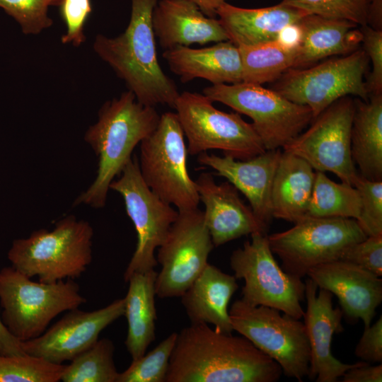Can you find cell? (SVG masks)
Segmentation results:
<instances>
[{"mask_svg":"<svg viewBox=\"0 0 382 382\" xmlns=\"http://www.w3.org/2000/svg\"><path fill=\"white\" fill-rule=\"evenodd\" d=\"M282 374L245 337L191 323L178 333L165 382H275Z\"/></svg>","mask_w":382,"mask_h":382,"instance_id":"1","label":"cell"},{"mask_svg":"<svg viewBox=\"0 0 382 382\" xmlns=\"http://www.w3.org/2000/svg\"><path fill=\"white\" fill-rule=\"evenodd\" d=\"M158 0H132L129 24L120 35H98L93 50L126 83L140 103L174 108L180 93L158 62L152 25Z\"/></svg>","mask_w":382,"mask_h":382,"instance_id":"2","label":"cell"},{"mask_svg":"<svg viewBox=\"0 0 382 382\" xmlns=\"http://www.w3.org/2000/svg\"><path fill=\"white\" fill-rule=\"evenodd\" d=\"M160 116L155 107L140 103L129 90L100 108L97 122L84 135L98 158L96 176L74 206L105 207L110 183L131 159L136 146L156 128Z\"/></svg>","mask_w":382,"mask_h":382,"instance_id":"3","label":"cell"},{"mask_svg":"<svg viewBox=\"0 0 382 382\" xmlns=\"http://www.w3.org/2000/svg\"><path fill=\"white\" fill-rule=\"evenodd\" d=\"M93 229L88 221L69 215L52 230L41 228L13 241L11 267L38 281L54 283L81 277L92 261Z\"/></svg>","mask_w":382,"mask_h":382,"instance_id":"4","label":"cell"},{"mask_svg":"<svg viewBox=\"0 0 382 382\" xmlns=\"http://www.w3.org/2000/svg\"><path fill=\"white\" fill-rule=\"evenodd\" d=\"M86 301L74 279L44 283L32 281L11 266L0 270L1 316L21 342L40 336L58 315Z\"/></svg>","mask_w":382,"mask_h":382,"instance_id":"5","label":"cell"},{"mask_svg":"<svg viewBox=\"0 0 382 382\" xmlns=\"http://www.w3.org/2000/svg\"><path fill=\"white\" fill-rule=\"evenodd\" d=\"M185 135L175 112L160 116L156 128L140 142L138 159L147 186L178 211L197 209L199 198L187 167Z\"/></svg>","mask_w":382,"mask_h":382,"instance_id":"6","label":"cell"},{"mask_svg":"<svg viewBox=\"0 0 382 382\" xmlns=\"http://www.w3.org/2000/svg\"><path fill=\"white\" fill-rule=\"evenodd\" d=\"M203 93H180L174 109L187 140V154L218 149L224 156L247 160L266 151L251 123L238 112L218 110Z\"/></svg>","mask_w":382,"mask_h":382,"instance_id":"7","label":"cell"},{"mask_svg":"<svg viewBox=\"0 0 382 382\" xmlns=\"http://www.w3.org/2000/svg\"><path fill=\"white\" fill-rule=\"evenodd\" d=\"M203 94L249 117L266 150L282 149L312 122L311 110L272 88L240 82L206 87Z\"/></svg>","mask_w":382,"mask_h":382,"instance_id":"8","label":"cell"},{"mask_svg":"<svg viewBox=\"0 0 382 382\" xmlns=\"http://www.w3.org/2000/svg\"><path fill=\"white\" fill-rule=\"evenodd\" d=\"M251 241L233 251L230 266L236 279L244 280L241 300L252 306L279 310L296 319L304 315L305 282L286 272L272 252L267 233L255 232Z\"/></svg>","mask_w":382,"mask_h":382,"instance_id":"9","label":"cell"},{"mask_svg":"<svg viewBox=\"0 0 382 382\" xmlns=\"http://www.w3.org/2000/svg\"><path fill=\"white\" fill-rule=\"evenodd\" d=\"M228 311L233 330L277 361L285 376L299 382L308 376L311 352L303 322L241 299L235 301Z\"/></svg>","mask_w":382,"mask_h":382,"instance_id":"10","label":"cell"},{"mask_svg":"<svg viewBox=\"0 0 382 382\" xmlns=\"http://www.w3.org/2000/svg\"><path fill=\"white\" fill-rule=\"evenodd\" d=\"M366 237L356 219L306 216L291 228L269 235L268 240L282 268L302 279L311 268L340 260L349 246Z\"/></svg>","mask_w":382,"mask_h":382,"instance_id":"11","label":"cell"},{"mask_svg":"<svg viewBox=\"0 0 382 382\" xmlns=\"http://www.w3.org/2000/svg\"><path fill=\"white\" fill-rule=\"evenodd\" d=\"M369 64L364 50L358 49L309 67L289 69L274 81L272 89L294 103L308 106L314 119L342 97L352 95L369 99L364 81Z\"/></svg>","mask_w":382,"mask_h":382,"instance_id":"12","label":"cell"},{"mask_svg":"<svg viewBox=\"0 0 382 382\" xmlns=\"http://www.w3.org/2000/svg\"><path fill=\"white\" fill-rule=\"evenodd\" d=\"M120 175L112 181L110 189L122 196L137 235L135 250L123 276L127 282L133 274L154 270L157 265L155 250L163 242L178 211L144 183L136 156L127 162Z\"/></svg>","mask_w":382,"mask_h":382,"instance_id":"13","label":"cell"},{"mask_svg":"<svg viewBox=\"0 0 382 382\" xmlns=\"http://www.w3.org/2000/svg\"><path fill=\"white\" fill-rule=\"evenodd\" d=\"M354 101L349 96L335 101L315 117L310 127L286 144L283 151L307 161L316 171H330L354 187L359 174L351 155Z\"/></svg>","mask_w":382,"mask_h":382,"instance_id":"14","label":"cell"},{"mask_svg":"<svg viewBox=\"0 0 382 382\" xmlns=\"http://www.w3.org/2000/svg\"><path fill=\"white\" fill-rule=\"evenodd\" d=\"M214 248L203 212L198 208L178 211L158 248L156 260L161 268L156 279V296L180 297L204 270Z\"/></svg>","mask_w":382,"mask_h":382,"instance_id":"15","label":"cell"},{"mask_svg":"<svg viewBox=\"0 0 382 382\" xmlns=\"http://www.w3.org/2000/svg\"><path fill=\"white\" fill-rule=\"evenodd\" d=\"M124 314L125 298L95 311L69 310L42 335L22 342L23 349L26 354L62 364L91 347L100 332Z\"/></svg>","mask_w":382,"mask_h":382,"instance_id":"16","label":"cell"},{"mask_svg":"<svg viewBox=\"0 0 382 382\" xmlns=\"http://www.w3.org/2000/svg\"><path fill=\"white\" fill-rule=\"evenodd\" d=\"M332 297L331 292L319 289L312 279H306L307 306L303 318L311 352L308 377L317 382H335L349 369L366 362L345 364L332 354V337L343 330V313L340 308H333Z\"/></svg>","mask_w":382,"mask_h":382,"instance_id":"17","label":"cell"},{"mask_svg":"<svg viewBox=\"0 0 382 382\" xmlns=\"http://www.w3.org/2000/svg\"><path fill=\"white\" fill-rule=\"evenodd\" d=\"M319 289L335 295L343 315L371 325L382 301V279L356 265L340 260L317 265L307 275Z\"/></svg>","mask_w":382,"mask_h":382,"instance_id":"18","label":"cell"},{"mask_svg":"<svg viewBox=\"0 0 382 382\" xmlns=\"http://www.w3.org/2000/svg\"><path fill=\"white\" fill-rule=\"evenodd\" d=\"M195 181L199 202L205 207L204 222L214 247L255 232L267 233L268 229L228 181L217 184L210 173H201Z\"/></svg>","mask_w":382,"mask_h":382,"instance_id":"19","label":"cell"},{"mask_svg":"<svg viewBox=\"0 0 382 382\" xmlns=\"http://www.w3.org/2000/svg\"><path fill=\"white\" fill-rule=\"evenodd\" d=\"M281 154V149L266 150L251 158L238 160L203 152L198 154L197 162L215 170L214 174L225 178L241 191L255 216L268 229L273 218L272 183Z\"/></svg>","mask_w":382,"mask_h":382,"instance_id":"20","label":"cell"},{"mask_svg":"<svg viewBox=\"0 0 382 382\" xmlns=\"http://www.w3.org/2000/svg\"><path fill=\"white\" fill-rule=\"evenodd\" d=\"M152 25L164 50L229 40L219 20L207 16L192 0H161L154 8Z\"/></svg>","mask_w":382,"mask_h":382,"instance_id":"21","label":"cell"},{"mask_svg":"<svg viewBox=\"0 0 382 382\" xmlns=\"http://www.w3.org/2000/svg\"><path fill=\"white\" fill-rule=\"evenodd\" d=\"M163 57L183 83L195 79L207 80L212 85L243 81L240 52L230 40L199 49L178 46L164 50Z\"/></svg>","mask_w":382,"mask_h":382,"instance_id":"22","label":"cell"},{"mask_svg":"<svg viewBox=\"0 0 382 382\" xmlns=\"http://www.w3.org/2000/svg\"><path fill=\"white\" fill-rule=\"evenodd\" d=\"M216 14L228 40L239 46L277 40L285 28L308 13L281 1L257 8H241L224 2Z\"/></svg>","mask_w":382,"mask_h":382,"instance_id":"23","label":"cell"},{"mask_svg":"<svg viewBox=\"0 0 382 382\" xmlns=\"http://www.w3.org/2000/svg\"><path fill=\"white\" fill-rule=\"evenodd\" d=\"M236 279L208 262L180 296L191 323L211 324L216 331L231 334L228 306L238 289Z\"/></svg>","mask_w":382,"mask_h":382,"instance_id":"24","label":"cell"},{"mask_svg":"<svg viewBox=\"0 0 382 382\" xmlns=\"http://www.w3.org/2000/svg\"><path fill=\"white\" fill-rule=\"evenodd\" d=\"M300 38L291 69H303L334 55L358 50L362 34L357 25L344 20L306 14L298 22Z\"/></svg>","mask_w":382,"mask_h":382,"instance_id":"25","label":"cell"},{"mask_svg":"<svg viewBox=\"0 0 382 382\" xmlns=\"http://www.w3.org/2000/svg\"><path fill=\"white\" fill-rule=\"evenodd\" d=\"M315 176L307 161L282 151L272 187L273 218L295 223L307 216Z\"/></svg>","mask_w":382,"mask_h":382,"instance_id":"26","label":"cell"},{"mask_svg":"<svg viewBox=\"0 0 382 382\" xmlns=\"http://www.w3.org/2000/svg\"><path fill=\"white\" fill-rule=\"evenodd\" d=\"M351 155L360 176L382 180V94L354 100Z\"/></svg>","mask_w":382,"mask_h":382,"instance_id":"27","label":"cell"},{"mask_svg":"<svg viewBox=\"0 0 382 382\" xmlns=\"http://www.w3.org/2000/svg\"><path fill=\"white\" fill-rule=\"evenodd\" d=\"M154 269L133 274L125 297V314L127 321L125 346L132 360L143 356L155 340L156 320Z\"/></svg>","mask_w":382,"mask_h":382,"instance_id":"28","label":"cell"},{"mask_svg":"<svg viewBox=\"0 0 382 382\" xmlns=\"http://www.w3.org/2000/svg\"><path fill=\"white\" fill-rule=\"evenodd\" d=\"M243 81L262 85L274 82L291 69L297 46L286 45L279 40L254 45H239Z\"/></svg>","mask_w":382,"mask_h":382,"instance_id":"29","label":"cell"},{"mask_svg":"<svg viewBox=\"0 0 382 382\" xmlns=\"http://www.w3.org/2000/svg\"><path fill=\"white\" fill-rule=\"evenodd\" d=\"M360 205L359 193L355 187L335 183L324 172L316 171L307 216L357 219Z\"/></svg>","mask_w":382,"mask_h":382,"instance_id":"30","label":"cell"},{"mask_svg":"<svg viewBox=\"0 0 382 382\" xmlns=\"http://www.w3.org/2000/svg\"><path fill=\"white\" fill-rule=\"evenodd\" d=\"M115 345L108 338L98 339L74 357L61 378L63 382H117L119 372L114 361Z\"/></svg>","mask_w":382,"mask_h":382,"instance_id":"31","label":"cell"},{"mask_svg":"<svg viewBox=\"0 0 382 382\" xmlns=\"http://www.w3.org/2000/svg\"><path fill=\"white\" fill-rule=\"evenodd\" d=\"M65 366L28 354H0V382H57Z\"/></svg>","mask_w":382,"mask_h":382,"instance_id":"32","label":"cell"},{"mask_svg":"<svg viewBox=\"0 0 382 382\" xmlns=\"http://www.w3.org/2000/svg\"><path fill=\"white\" fill-rule=\"evenodd\" d=\"M177 335L172 332L151 351L132 360L126 370L119 373L117 382H165Z\"/></svg>","mask_w":382,"mask_h":382,"instance_id":"33","label":"cell"},{"mask_svg":"<svg viewBox=\"0 0 382 382\" xmlns=\"http://www.w3.org/2000/svg\"><path fill=\"white\" fill-rule=\"evenodd\" d=\"M308 14L367 25L369 0H282Z\"/></svg>","mask_w":382,"mask_h":382,"instance_id":"34","label":"cell"},{"mask_svg":"<svg viewBox=\"0 0 382 382\" xmlns=\"http://www.w3.org/2000/svg\"><path fill=\"white\" fill-rule=\"evenodd\" d=\"M360 196V212L356 219L366 236L382 235V180L359 176L354 184Z\"/></svg>","mask_w":382,"mask_h":382,"instance_id":"35","label":"cell"},{"mask_svg":"<svg viewBox=\"0 0 382 382\" xmlns=\"http://www.w3.org/2000/svg\"><path fill=\"white\" fill-rule=\"evenodd\" d=\"M48 0H0V8L21 26L23 33L38 34L52 24Z\"/></svg>","mask_w":382,"mask_h":382,"instance_id":"36","label":"cell"},{"mask_svg":"<svg viewBox=\"0 0 382 382\" xmlns=\"http://www.w3.org/2000/svg\"><path fill=\"white\" fill-rule=\"evenodd\" d=\"M59 6L66 25L62 43L80 46L86 40L84 26L92 11L91 0H62Z\"/></svg>","mask_w":382,"mask_h":382,"instance_id":"37","label":"cell"},{"mask_svg":"<svg viewBox=\"0 0 382 382\" xmlns=\"http://www.w3.org/2000/svg\"><path fill=\"white\" fill-rule=\"evenodd\" d=\"M340 260L356 265L378 277L382 276V235L367 236L349 246Z\"/></svg>","mask_w":382,"mask_h":382,"instance_id":"38","label":"cell"},{"mask_svg":"<svg viewBox=\"0 0 382 382\" xmlns=\"http://www.w3.org/2000/svg\"><path fill=\"white\" fill-rule=\"evenodd\" d=\"M363 50L366 54L371 71L365 81L369 95L382 94V30L368 25L361 26Z\"/></svg>","mask_w":382,"mask_h":382,"instance_id":"39","label":"cell"},{"mask_svg":"<svg viewBox=\"0 0 382 382\" xmlns=\"http://www.w3.org/2000/svg\"><path fill=\"white\" fill-rule=\"evenodd\" d=\"M355 355L362 361L371 363L382 361V317L373 325L364 328L354 349Z\"/></svg>","mask_w":382,"mask_h":382,"instance_id":"40","label":"cell"},{"mask_svg":"<svg viewBox=\"0 0 382 382\" xmlns=\"http://www.w3.org/2000/svg\"><path fill=\"white\" fill-rule=\"evenodd\" d=\"M342 377L343 382H381L382 365L380 363L371 366L369 363L365 362L349 369Z\"/></svg>","mask_w":382,"mask_h":382,"instance_id":"41","label":"cell"},{"mask_svg":"<svg viewBox=\"0 0 382 382\" xmlns=\"http://www.w3.org/2000/svg\"><path fill=\"white\" fill-rule=\"evenodd\" d=\"M25 354L23 349L22 342L11 333L0 315V354L16 356Z\"/></svg>","mask_w":382,"mask_h":382,"instance_id":"42","label":"cell"},{"mask_svg":"<svg viewBox=\"0 0 382 382\" xmlns=\"http://www.w3.org/2000/svg\"><path fill=\"white\" fill-rule=\"evenodd\" d=\"M367 25L382 30V0H369Z\"/></svg>","mask_w":382,"mask_h":382,"instance_id":"43","label":"cell"},{"mask_svg":"<svg viewBox=\"0 0 382 382\" xmlns=\"http://www.w3.org/2000/svg\"><path fill=\"white\" fill-rule=\"evenodd\" d=\"M207 16L211 18H216V12L219 6L228 0H192Z\"/></svg>","mask_w":382,"mask_h":382,"instance_id":"44","label":"cell"},{"mask_svg":"<svg viewBox=\"0 0 382 382\" xmlns=\"http://www.w3.org/2000/svg\"><path fill=\"white\" fill-rule=\"evenodd\" d=\"M50 4V6L52 5H59L60 2L62 0H48Z\"/></svg>","mask_w":382,"mask_h":382,"instance_id":"45","label":"cell"}]
</instances>
